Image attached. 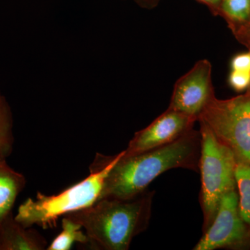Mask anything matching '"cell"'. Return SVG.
<instances>
[{"label": "cell", "instance_id": "1", "mask_svg": "<svg viewBox=\"0 0 250 250\" xmlns=\"http://www.w3.org/2000/svg\"><path fill=\"white\" fill-rule=\"evenodd\" d=\"M200 155L201 135L194 129L162 147L132 156L123 154L105 178L98 200L132 198L147 190L156 177L173 169L199 172Z\"/></svg>", "mask_w": 250, "mask_h": 250}, {"label": "cell", "instance_id": "2", "mask_svg": "<svg viewBox=\"0 0 250 250\" xmlns=\"http://www.w3.org/2000/svg\"><path fill=\"white\" fill-rule=\"evenodd\" d=\"M154 195L147 189L132 198H103L64 216L81 225L92 246L127 250L135 237L149 226Z\"/></svg>", "mask_w": 250, "mask_h": 250}, {"label": "cell", "instance_id": "3", "mask_svg": "<svg viewBox=\"0 0 250 250\" xmlns=\"http://www.w3.org/2000/svg\"><path fill=\"white\" fill-rule=\"evenodd\" d=\"M123 154L124 151L113 156L97 154L86 178L56 195L38 192L36 200L27 199L20 206L15 219L25 228H51L61 216L90 207L98 201L105 178Z\"/></svg>", "mask_w": 250, "mask_h": 250}, {"label": "cell", "instance_id": "4", "mask_svg": "<svg viewBox=\"0 0 250 250\" xmlns=\"http://www.w3.org/2000/svg\"><path fill=\"white\" fill-rule=\"evenodd\" d=\"M199 123L201 135L200 202L203 213L204 232L214 220L224 195L236 188L237 162L233 152L217 139L209 128L202 122Z\"/></svg>", "mask_w": 250, "mask_h": 250}, {"label": "cell", "instance_id": "5", "mask_svg": "<svg viewBox=\"0 0 250 250\" xmlns=\"http://www.w3.org/2000/svg\"><path fill=\"white\" fill-rule=\"evenodd\" d=\"M199 121L233 152L237 164H250V90L225 100L213 97Z\"/></svg>", "mask_w": 250, "mask_h": 250}, {"label": "cell", "instance_id": "6", "mask_svg": "<svg viewBox=\"0 0 250 250\" xmlns=\"http://www.w3.org/2000/svg\"><path fill=\"white\" fill-rule=\"evenodd\" d=\"M250 241V230L240 213L235 188L224 195L214 220L193 250L246 249Z\"/></svg>", "mask_w": 250, "mask_h": 250}, {"label": "cell", "instance_id": "7", "mask_svg": "<svg viewBox=\"0 0 250 250\" xmlns=\"http://www.w3.org/2000/svg\"><path fill=\"white\" fill-rule=\"evenodd\" d=\"M214 96L211 62L202 59L176 82L168 108L198 121L204 108Z\"/></svg>", "mask_w": 250, "mask_h": 250}, {"label": "cell", "instance_id": "8", "mask_svg": "<svg viewBox=\"0 0 250 250\" xmlns=\"http://www.w3.org/2000/svg\"><path fill=\"white\" fill-rule=\"evenodd\" d=\"M196 118L167 108L147 127L138 131L124 150V156L140 154L177 141L194 129Z\"/></svg>", "mask_w": 250, "mask_h": 250}, {"label": "cell", "instance_id": "9", "mask_svg": "<svg viewBox=\"0 0 250 250\" xmlns=\"http://www.w3.org/2000/svg\"><path fill=\"white\" fill-rule=\"evenodd\" d=\"M47 242L32 228H25L15 219L13 213L0 223L1 250H42Z\"/></svg>", "mask_w": 250, "mask_h": 250}, {"label": "cell", "instance_id": "10", "mask_svg": "<svg viewBox=\"0 0 250 250\" xmlns=\"http://www.w3.org/2000/svg\"><path fill=\"white\" fill-rule=\"evenodd\" d=\"M218 15L242 45L250 48V0H221Z\"/></svg>", "mask_w": 250, "mask_h": 250}, {"label": "cell", "instance_id": "11", "mask_svg": "<svg viewBox=\"0 0 250 250\" xmlns=\"http://www.w3.org/2000/svg\"><path fill=\"white\" fill-rule=\"evenodd\" d=\"M25 185L24 176L10 167L6 159H0V223L12 213L15 202Z\"/></svg>", "mask_w": 250, "mask_h": 250}, {"label": "cell", "instance_id": "12", "mask_svg": "<svg viewBox=\"0 0 250 250\" xmlns=\"http://www.w3.org/2000/svg\"><path fill=\"white\" fill-rule=\"evenodd\" d=\"M75 243H88V236L82 231V227L80 224L67 217L62 216V232L54 238L47 250H69Z\"/></svg>", "mask_w": 250, "mask_h": 250}, {"label": "cell", "instance_id": "13", "mask_svg": "<svg viewBox=\"0 0 250 250\" xmlns=\"http://www.w3.org/2000/svg\"><path fill=\"white\" fill-rule=\"evenodd\" d=\"M235 179L240 213L250 230V164H237Z\"/></svg>", "mask_w": 250, "mask_h": 250}, {"label": "cell", "instance_id": "14", "mask_svg": "<svg viewBox=\"0 0 250 250\" xmlns=\"http://www.w3.org/2000/svg\"><path fill=\"white\" fill-rule=\"evenodd\" d=\"M14 137L11 109L0 93V159H6L12 153Z\"/></svg>", "mask_w": 250, "mask_h": 250}, {"label": "cell", "instance_id": "15", "mask_svg": "<svg viewBox=\"0 0 250 250\" xmlns=\"http://www.w3.org/2000/svg\"><path fill=\"white\" fill-rule=\"evenodd\" d=\"M228 83L235 91L246 92L250 89V72L231 70L228 77Z\"/></svg>", "mask_w": 250, "mask_h": 250}, {"label": "cell", "instance_id": "16", "mask_svg": "<svg viewBox=\"0 0 250 250\" xmlns=\"http://www.w3.org/2000/svg\"><path fill=\"white\" fill-rule=\"evenodd\" d=\"M231 70L250 72V50L233 56L230 62Z\"/></svg>", "mask_w": 250, "mask_h": 250}, {"label": "cell", "instance_id": "17", "mask_svg": "<svg viewBox=\"0 0 250 250\" xmlns=\"http://www.w3.org/2000/svg\"><path fill=\"white\" fill-rule=\"evenodd\" d=\"M198 1L208 5L210 8H211L213 13L218 15L219 7H220L221 0H198Z\"/></svg>", "mask_w": 250, "mask_h": 250}, {"label": "cell", "instance_id": "18", "mask_svg": "<svg viewBox=\"0 0 250 250\" xmlns=\"http://www.w3.org/2000/svg\"><path fill=\"white\" fill-rule=\"evenodd\" d=\"M0 250H1V246H0Z\"/></svg>", "mask_w": 250, "mask_h": 250}, {"label": "cell", "instance_id": "19", "mask_svg": "<svg viewBox=\"0 0 250 250\" xmlns=\"http://www.w3.org/2000/svg\"></svg>", "mask_w": 250, "mask_h": 250}, {"label": "cell", "instance_id": "20", "mask_svg": "<svg viewBox=\"0 0 250 250\" xmlns=\"http://www.w3.org/2000/svg\"><path fill=\"white\" fill-rule=\"evenodd\" d=\"M248 50H250V48L249 49H248Z\"/></svg>", "mask_w": 250, "mask_h": 250}]
</instances>
